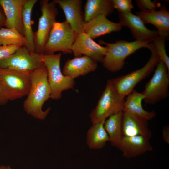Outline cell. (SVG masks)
I'll list each match as a JSON object with an SVG mask.
<instances>
[{"label": "cell", "mask_w": 169, "mask_h": 169, "mask_svg": "<svg viewBox=\"0 0 169 169\" xmlns=\"http://www.w3.org/2000/svg\"><path fill=\"white\" fill-rule=\"evenodd\" d=\"M151 55L146 63L141 68L125 75L111 79L120 97L124 99L134 89L136 85L148 76L160 60L152 43L148 48Z\"/></svg>", "instance_id": "277c9868"}, {"label": "cell", "mask_w": 169, "mask_h": 169, "mask_svg": "<svg viewBox=\"0 0 169 169\" xmlns=\"http://www.w3.org/2000/svg\"><path fill=\"white\" fill-rule=\"evenodd\" d=\"M26 0H0L6 18L5 28H13L24 35L22 10Z\"/></svg>", "instance_id": "5bb4252c"}, {"label": "cell", "mask_w": 169, "mask_h": 169, "mask_svg": "<svg viewBox=\"0 0 169 169\" xmlns=\"http://www.w3.org/2000/svg\"><path fill=\"white\" fill-rule=\"evenodd\" d=\"M99 43L105 45L107 49L101 62L103 67L109 71L115 72L123 69L125 64V60L128 56L141 48L148 49L150 43L122 40L114 43H108L100 40Z\"/></svg>", "instance_id": "7a4b0ae2"}, {"label": "cell", "mask_w": 169, "mask_h": 169, "mask_svg": "<svg viewBox=\"0 0 169 169\" xmlns=\"http://www.w3.org/2000/svg\"><path fill=\"white\" fill-rule=\"evenodd\" d=\"M37 0H26L22 10L23 23L24 37L26 44L25 46L31 51H35L34 33L32 30V12ZM36 52V51H35Z\"/></svg>", "instance_id": "44dd1931"}, {"label": "cell", "mask_w": 169, "mask_h": 169, "mask_svg": "<svg viewBox=\"0 0 169 169\" xmlns=\"http://www.w3.org/2000/svg\"><path fill=\"white\" fill-rule=\"evenodd\" d=\"M121 28L122 26L119 23L111 21L106 16L101 14L85 23L83 32L93 39L113 32L119 31Z\"/></svg>", "instance_id": "9a60e30c"}, {"label": "cell", "mask_w": 169, "mask_h": 169, "mask_svg": "<svg viewBox=\"0 0 169 169\" xmlns=\"http://www.w3.org/2000/svg\"><path fill=\"white\" fill-rule=\"evenodd\" d=\"M119 23L121 26L128 28L133 37L142 42L150 43L159 35L157 30L147 28L141 19L131 13H119Z\"/></svg>", "instance_id": "8fae6325"}, {"label": "cell", "mask_w": 169, "mask_h": 169, "mask_svg": "<svg viewBox=\"0 0 169 169\" xmlns=\"http://www.w3.org/2000/svg\"><path fill=\"white\" fill-rule=\"evenodd\" d=\"M62 54H42V60L47 71L48 81L50 89V98L60 99L62 92L72 89L75 82L74 79L65 76L60 69Z\"/></svg>", "instance_id": "3957f363"}, {"label": "cell", "mask_w": 169, "mask_h": 169, "mask_svg": "<svg viewBox=\"0 0 169 169\" xmlns=\"http://www.w3.org/2000/svg\"><path fill=\"white\" fill-rule=\"evenodd\" d=\"M0 84L8 101L21 98L30 90V74L0 67Z\"/></svg>", "instance_id": "5b68a950"}, {"label": "cell", "mask_w": 169, "mask_h": 169, "mask_svg": "<svg viewBox=\"0 0 169 169\" xmlns=\"http://www.w3.org/2000/svg\"><path fill=\"white\" fill-rule=\"evenodd\" d=\"M0 169H11L9 166H0Z\"/></svg>", "instance_id": "d6a6232c"}, {"label": "cell", "mask_w": 169, "mask_h": 169, "mask_svg": "<svg viewBox=\"0 0 169 169\" xmlns=\"http://www.w3.org/2000/svg\"><path fill=\"white\" fill-rule=\"evenodd\" d=\"M26 41L24 36L13 28H0V45L25 46Z\"/></svg>", "instance_id": "d4e9b609"}, {"label": "cell", "mask_w": 169, "mask_h": 169, "mask_svg": "<svg viewBox=\"0 0 169 169\" xmlns=\"http://www.w3.org/2000/svg\"><path fill=\"white\" fill-rule=\"evenodd\" d=\"M59 5L65 14L66 21L76 36L83 32L85 23L81 0H53Z\"/></svg>", "instance_id": "4fadbf2b"}, {"label": "cell", "mask_w": 169, "mask_h": 169, "mask_svg": "<svg viewBox=\"0 0 169 169\" xmlns=\"http://www.w3.org/2000/svg\"><path fill=\"white\" fill-rule=\"evenodd\" d=\"M114 8L119 13H131L134 7L131 0H112Z\"/></svg>", "instance_id": "4316f807"}, {"label": "cell", "mask_w": 169, "mask_h": 169, "mask_svg": "<svg viewBox=\"0 0 169 169\" xmlns=\"http://www.w3.org/2000/svg\"><path fill=\"white\" fill-rule=\"evenodd\" d=\"M144 98L142 92H138L134 89L125 100L122 111L138 115L148 121L152 120L155 117L156 113L154 111L148 112L143 108L142 101Z\"/></svg>", "instance_id": "ffe728a7"}, {"label": "cell", "mask_w": 169, "mask_h": 169, "mask_svg": "<svg viewBox=\"0 0 169 169\" xmlns=\"http://www.w3.org/2000/svg\"><path fill=\"white\" fill-rule=\"evenodd\" d=\"M166 39L165 37L159 35L151 42L160 60L166 64L169 72V58L166 53L165 48Z\"/></svg>", "instance_id": "484cf974"}, {"label": "cell", "mask_w": 169, "mask_h": 169, "mask_svg": "<svg viewBox=\"0 0 169 169\" xmlns=\"http://www.w3.org/2000/svg\"><path fill=\"white\" fill-rule=\"evenodd\" d=\"M122 131L124 136H141L150 139L152 132L148 121L138 115L123 112Z\"/></svg>", "instance_id": "ac0fdd59"}, {"label": "cell", "mask_w": 169, "mask_h": 169, "mask_svg": "<svg viewBox=\"0 0 169 169\" xmlns=\"http://www.w3.org/2000/svg\"><path fill=\"white\" fill-rule=\"evenodd\" d=\"M112 0H87L84 9L85 23L99 15L107 17L113 12Z\"/></svg>", "instance_id": "cb8c5ba5"}, {"label": "cell", "mask_w": 169, "mask_h": 169, "mask_svg": "<svg viewBox=\"0 0 169 169\" xmlns=\"http://www.w3.org/2000/svg\"><path fill=\"white\" fill-rule=\"evenodd\" d=\"M41 15L39 19L38 29L34 35L35 51L43 54V49L54 23L58 12L56 4L53 0L39 2Z\"/></svg>", "instance_id": "30bf717a"}, {"label": "cell", "mask_w": 169, "mask_h": 169, "mask_svg": "<svg viewBox=\"0 0 169 169\" xmlns=\"http://www.w3.org/2000/svg\"></svg>", "instance_id": "836d02e7"}, {"label": "cell", "mask_w": 169, "mask_h": 169, "mask_svg": "<svg viewBox=\"0 0 169 169\" xmlns=\"http://www.w3.org/2000/svg\"><path fill=\"white\" fill-rule=\"evenodd\" d=\"M123 112L120 111L110 116L105 121V128L111 145L117 148L123 137L122 131Z\"/></svg>", "instance_id": "7402d4cb"}, {"label": "cell", "mask_w": 169, "mask_h": 169, "mask_svg": "<svg viewBox=\"0 0 169 169\" xmlns=\"http://www.w3.org/2000/svg\"><path fill=\"white\" fill-rule=\"evenodd\" d=\"M42 54L21 46L12 55L0 61V67L30 74L44 64Z\"/></svg>", "instance_id": "9c48e42d"}, {"label": "cell", "mask_w": 169, "mask_h": 169, "mask_svg": "<svg viewBox=\"0 0 169 169\" xmlns=\"http://www.w3.org/2000/svg\"><path fill=\"white\" fill-rule=\"evenodd\" d=\"M149 140L141 136H123L117 148L126 158L135 157L152 150Z\"/></svg>", "instance_id": "2e32d148"}, {"label": "cell", "mask_w": 169, "mask_h": 169, "mask_svg": "<svg viewBox=\"0 0 169 169\" xmlns=\"http://www.w3.org/2000/svg\"><path fill=\"white\" fill-rule=\"evenodd\" d=\"M6 18L3 11L0 8V28L5 27Z\"/></svg>", "instance_id": "4dcf8cb0"}, {"label": "cell", "mask_w": 169, "mask_h": 169, "mask_svg": "<svg viewBox=\"0 0 169 169\" xmlns=\"http://www.w3.org/2000/svg\"><path fill=\"white\" fill-rule=\"evenodd\" d=\"M46 66H43L30 73L31 87L27 97L23 102V108L27 114L40 120H44L51 110L43 111V104L50 98V89L48 81Z\"/></svg>", "instance_id": "6da1fadb"}, {"label": "cell", "mask_w": 169, "mask_h": 169, "mask_svg": "<svg viewBox=\"0 0 169 169\" xmlns=\"http://www.w3.org/2000/svg\"><path fill=\"white\" fill-rule=\"evenodd\" d=\"M8 101L3 93L0 84V105H3L6 104Z\"/></svg>", "instance_id": "1f68e13d"}, {"label": "cell", "mask_w": 169, "mask_h": 169, "mask_svg": "<svg viewBox=\"0 0 169 169\" xmlns=\"http://www.w3.org/2000/svg\"><path fill=\"white\" fill-rule=\"evenodd\" d=\"M151 79L146 84L142 92L144 100L154 105L169 95V72L166 64L160 60Z\"/></svg>", "instance_id": "52a82bcc"}, {"label": "cell", "mask_w": 169, "mask_h": 169, "mask_svg": "<svg viewBox=\"0 0 169 169\" xmlns=\"http://www.w3.org/2000/svg\"><path fill=\"white\" fill-rule=\"evenodd\" d=\"M105 120L94 124L88 130L87 133V143L91 149H100L103 148L109 138L104 126Z\"/></svg>", "instance_id": "603a6c76"}, {"label": "cell", "mask_w": 169, "mask_h": 169, "mask_svg": "<svg viewBox=\"0 0 169 169\" xmlns=\"http://www.w3.org/2000/svg\"><path fill=\"white\" fill-rule=\"evenodd\" d=\"M137 5L141 11L156 10L161 5L157 1L150 0H136Z\"/></svg>", "instance_id": "83f0119b"}, {"label": "cell", "mask_w": 169, "mask_h": 169, "mask_svg": "<svg viewBox=\"0 0 169 169\" xmlns=\"http://www.w3.org/2000/svg\"><path fill=\"white\" fill-rule=\"evenodd\" d=\"M21 45H0V61L5 59L13 54Z\"/></svg>", "instance_id": "f1b7e54d"}, {"label": "cell", "mask_w": 169, "mask_h": 169, "mask_svg": "<svg viewBox=\"0 0 169 169\" xmlns=\"http://www.w3.org/2000/svg\"><path fill=\"white\" fill-rule=\"evenodd\" d=\"M107 49L106 47L98 44L83 32L76 36L71 49L75 57L85 55L97 63L102 62Z\"/></svg>", "instance_id": "7c38bea8"}, {"label": "cell", "mask_w": 169, "mask_h": 169, "mask_svg": "<svg viewBox=\"0 0 169 169\" xmlns=\"http://www.w3.org/2000/svg\"><path fill=\"white\" fill-rule=\"evenodd\" d=\"M125 101L118 95L111 79L108 80L96 105L90 114L92 124L105 120L112 115L122 111Z\"/></svg>", "instance_id": "8992f818"}, {"label": "cell", "mask_w": 169, "mask_h": 169, "mask_svg": "<svg viewBox=\"0 0 169 169\" xmlns=\"http://www.w3.org/2000/svg\"><path fill=\"white\" fill-rule=\"evenodd\" d=\"M76 35L65 20L56 22L49 33L43 49V54H52L56 52L71 53L72 47Z\"/></svg>", "instance_id": "ba28073f"}, {"label": "cell", "mask_w": 169, "mask_h": 169, "mask_svg": "<svg viewBox=\"0 0 169 169\" xmlns=\"http://www.w3.org/2000/svg\"><path fill=\"white\" fill-rule=\"evenodd\" d=\"M97 67V62L89 57H75L66 61L62 73L65 76L74 79L95 71Z\"/></svg>", "instance_id": "e0dca14e"}, {"label": "cell", "mask_w": 169, "mask_h": 169, "mask_svg": "<svg viewBox=\"0 0 169 169\" xmlns=\"http://www.w3.org/2000/svg\"><path fill=\"white\" fill-rule=\"evenodd\" d=\"M144 23H150L156 26L159 35L167 39L169 35V12L165 6L158 11L143 10L136 12Z\"/></svg>", "instance_id": "d6986e66"}, {"label": "cell", "mask_w": 169, "mask_h": 169, "mask_svg": "<svg viewBox=\"0 0 169 169\" xmlns=\"http://www.w3.org/2000/svg\"><path fill=\"white\" fill-rule=\"evenodd\" d=\"M162 138L165 142L169 143V126L168 125L164 126L162 129Z\"/></svg>", "instance_id": "f546056e"}]
</instances>
